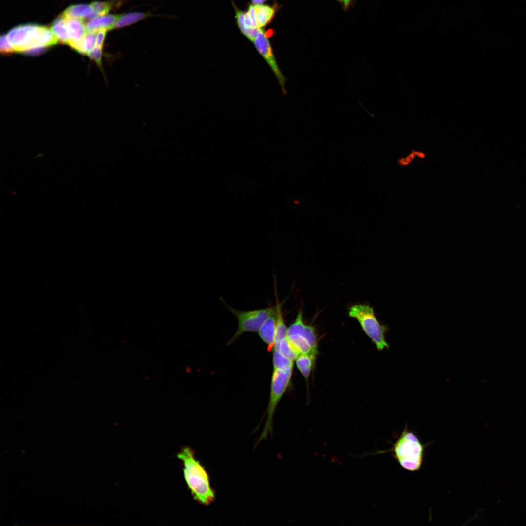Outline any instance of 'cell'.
I'll list each match as a JSON object with an SVG mask.
<instances>
[{
	"label": "cell",
	"mask_w": 526,
	"mask_h": 526,
	"mask_svg": "<svg viewBox=\"0 0 526 526\" xmlns=\"http://www.w3.org/2000/svg\"><path fill=\"white\" fill-rule=\"evenodd\" d=\"M276 12L275 7L268 5H255V16L258 27H265L272 20Z\"/></svg>",
	"instance_id": "cell-14"
},
{
	"label": "cell",
	"mask_w": 526,
	"mask_h": 526,
	"mask_svg": "<svg viewBox=\"0 0 526 526\" xmlns=\"http://www.w3.org/2000/svg\"><path fill=\"white\" fill-rule=\"evenodd\" d=\"M315 360V357L307 354H300L295 359L297 368L305 379L311 374Z\"/></svg>",
	"instance_id": "cell-17"
},
{
	"label": "cell",
	"mask_w": 526,
	"mask_h": 526,
	"mask_svg": "<svg viewBox=\"0 0 526 526\" xmlns=\"http://www.w3.org/2000/svg\"><path fill=\"white\" fill-rule=\"evenodd\" d=\"M293 367L284 370H273L272 375L270 397L267 408V418L265 426L258 442L266 439L272 432V422L274 412L290 383Z\"/></svg>",
	"instance_id": "cell-6"
},
{
	"label": "cell",
	"mask_w": 526,
	"mask_h": 526,
	"mask_svg": "<svg viewBox=\"0 0 526 526\" xmlns=\"http://www.w3.org/2000/svg\"><path fill=\"white\" fill-rule=\"evenodd\" d=\"M413 151L415 156L419 158L423 159L426 156V154L423 152L414 150H413Z\"/></svg>",
	"instance_id": "cell-27"
},
{
	"label": "cell",
	"mask_w": 526,
	"mask_h": 526,
	"mask_svg": "<svg viewBox=\"0 0 526 526\" xmlns=\"http://www.w3.org/2000/svg\"><path fill=\"white\" fill-rule=\"evenodd\" d=\"M0 51L1 54L8 55L15 52L6 35H1L0 38Z\"/></svg>",
	"instance_id": "cell-23"
},
{
	"label": "cell",
	"mask_w": 526,
	"mask_h": 526,
	"mask_svg": "<svg viewBox=\"0 0 526 526\" xmlns=\"http://www.w3.org/2000/svg\"><path fill=\"white\" fill-rule=\"evenodd\" d=\"M339 0L343 4L345 7H347L348 6L349 4L350 3V1L352 0Z\"/></svg>",
	"instance_id": "cell-29"
},
{
	"label": "cell",
	"mask_w": 526,
	"mask_h": 526,
	"mask_svg": "<svg viewBox=\"0 0 526 526\" xmlns=\"http://www.w3.org/2000/svg\"><path fill=\"white\" fill-rule=\"evenodd\" d=\"M253 43L259 53L264 58L274 73L283 94H286L285 83L287 79L279 67L271 45L263 29H258Z\"/></svg>",
	"instance_id": "cell-8"
},
{
	"label": "cell",
	"mask_w": 526,
	"mask_h": 526,
	"mask_svg": "<svg viewBox=\"0 0 526 526\" xmlns=\"http://www.w3.org/2000/svg\"><path fill=\"white\" fill-rule=\"evenodd\" d=\"M97 33H86L82 39L83 45L86 55H88L95 46Z\"/></svg>",
	"instance_id": "cell-21"
},
{
	"label": "cell",
	"mask_w": 526,
	"mask_h": 526,
	"mask_svg": "<svg viewBox=\"0 0 526 526\" xmlns=\"http://www.w3.org/2000/svg\"><path fill=\"white\" fill-rule=\"evenodd\" d=\"M273 370H284L293 367V361L284 357L277 348L273 349Z\"/></svg>",
	"instance_id": "cell-18"
},
{
	"label": "cell",
	"mask_w": 526,
	"mask_h": 526,
	"mask_svg": "<svg viewBox=\"0 0 526 526\" xmlns=\"http://www.w3.org/2000/svg\"><path fill=\"white\" fill-rule=\"evenodd\" d=\"M151 16L150 12H130L122 15L113 26V29L127 27Z\"/></svg>",
	"instance_id": "cell-12"
},
{
	"label": "cell",
	"mask_w": 526,
	"mask_h": 526,
	"mask_svg": "<svg viewBox=\"0 0 526 526\" xmlns=\"http://www.w3.org/2000/svg\"><path fill=\"white\" fill-rule=\"evenodd\" d=\"M267 0H251L252 3L254 5L263 4V3Z\"/></svg>",
	"instance_id": "cell-28"
},
{
	"label": "cell",
	"mask_w": 526,
	"mask_h": 526,
	"mask_svg": "<svg viewBox=\"0 0 526 526\" xmlns=\"http://www.w3.org/2000/svg\"><path fill=\"white\" fill-rule=\"evenodd\" d=\"M114 0L107 1H94L90 4L92 9V12L97 17L108 14L109 12L112 9Z\"/></svg>",
	"instance_id": "cell-20"
},
{
	"label": "cell",
	"mask_w": 526,
	"mask_h": 526,
	"mask_svg": "<svg viewBox=\"0 0 526 526\" xmlns=\"http://www.w3.org/2000/svg\"><path fill=\"white\" fill-rule=\"evenodd\" d=\"M288 338L300 354H307L316 357L318 345L313 327L306 324L303 313L300 309L294 321L288 328Z\"/></svg>",
	"instance_id": "cell-4"
},
{
	"label": "cell",
	"mask_w": 526,
	"mask_h": 526,
	"mask_svg": "<svg viewBox=\"0 0 526 526\" xmlns=\"http://www.w3.org/2000/svg\"><path fill=\"white\" fill-rule=\"evenodd\" d=\"M276 348L284 357L293 361L300 355L289 341L288 337L282 339Z\"/></svg>",
	"instance_id": "cell-19"
},
{
	"label": "cell",
	"mask_w": 526,
	"mask_h": 526,
	"mask_svg": "<svg viewBox=\"0 0 526 526\" xmlns=\"http://www.w3.org/2000/svg\"><path fill=\"white\" fill-rule=\"evenodd\" d=\"M276 312L270 316L263 323L259 330L258 334L262 340L268 346V351H270L274 348L276 327Z\"/></svg>",
	"instance_id": "cell-10"
},
{
	"label": "cell",
	"mask_w": 526,
	"mask_h": 526,
	"mask_svg": "<svg viewBox=\"0 0 526 526\" xmlns=\"http://www.w3.org/2000/svg\"><path fill=\"white\" fill-rule=\"evenodd\" d=\"M348 315L358 322L378 350L389 347L385 336L386 327L379 322L372 307L364 304H355L349 308Z\"/></svg>",
	"instance_id": "cell-3"
},
{
	"label": "cell",
	"mask_w": 526,
	"mask_h": 526,
	"mask_svg": "<svg viewBox=\"0 0 526 526\" xmlns=\"http://www.w3.org/2000/svg\"><path fill=\"white\" fill-rule=\"evenodd\" d=\"M426 445L409 430L406 425L401 434L389 450L394 458L403 469L414 472L420 469L424 457Z\"/></svg>",
	"instance_id": "cell-2"
},
{
	"label": "cell",
	"mask_w": 526,
	"mask_h": 526,
	"mask_svg": "<svg viewBox=\"0 0 526 526\" xmlns=\"http://www.w3.org/2000/svg\"><path fill=\"white\" fill-rule=\"evenodd\" d=\"M220 300L234 316L238 323L237 330L227 344L232 343L244 333L257 332L264 321L276 311V304L264 308L241 311L229 305L223 298Z\"/></svg>",
	"instance_id": "cell-5"
},
{
	"label": "cell",
	"mask_w": 526,
	"mask_h": 526,
	"mask_svg": "<svg viewBox=\"0 0 526 526\" xmlns=\"http://www.w3.org/2000/svg\"><path fill=\"white\" fill-rule=\"evenodd\" d=\"M50 29L59 42L68 44L70 38L66 26V19L65 17L61 15L55 19Z\"/></svg>",
	"instance_id": "cell-16"
},
{
	"label": "cell",
	"mask_w": 526,
	"mask_h": 526,
	"mask_svg": "<svg viewBox=\"0 0 526 526\" xmlns=\"http://www.w3.org/2000/svg\"><path fill=\"white\" fill-rule=\"evenodd\" d=\"M416 157L413 150L405 158H402L398 160V163L401 166L405 167L410 164Z\"/></svg>",
	"instance_id": "cell-25"
},
{
	"label": "cell",
	"mask_w": 526,
	"mask_h": 526,
	"mask_svg": "<svg viewBox=\"0 0 526 526\" xmlns=\"http://www.w3.org/2000/svg\"><path fill=\"white\" fill-rule=\"evenodd\" d=\"M107 31V30L102 29L97 32L95 46L103 48Z\"/></svg>",
	"instance_id": "cell-24"
},
{
	"label": "cell",
	"mask_w": 526,
	"mask_h": 526,
	"mask_svg": "<svg viewBox=\"0 0 526 526\" xmlns=\"http://www.w3.org/2000/svg\"><path fill=\"white\" fill-rule=\"evenodd\" d=\"M177 456L182 461L184 477L193 499L208 506L216 499L210 478L205 468L196 459L194 451L189 446L182 447Z\"/></svg>",
	"instance_id": "cell-1"
},
{
	"label": "cell",
	"mask_w": 526,
	"mask_h": 526,
	"mask_svg": "<svg viewBox=\"0 0 526 526\" xmlns=\"http://www.w3.org/2000/svg\"><path fill=\"white\" fill-rule=\"evenodd\" d=\"M90 58L94 60L98 67L103 72L102 65L103 48L95 46L88 55Z\"/></svg>",
	"instance_id": "cell-22"
},
{
	"label": "cell",
	"mask_w": 526,
	"mask_h": 526,
	"mask_svg": "<svg viewBox=\"0 0 526 526\" xmlns=\"http://www.w3.org/2000/svg\"><path fill=\"white\" fill-rule=\"evenodd\" d=\"M66 26L70 40L81 41L83 39L86 33L83 19L76 18L66 19Z\"/></svg>",
	"instance_id": "cell-13"
},
{
	"label": "cell",
	"mask_w": 526,
	"mask_h": 526,
	"mask_svg": "<svg viewBox=\"0 0 526 526\" xmlns=\"http://www.w3.org/2000/svg\"><path fill=\"white\" fill-rule=\"evenodd\" d=\"M91 4H75L68 7L61 14L66 19L76 18L84 20L92 13Z\"/></svg>",
	"instance_id": "cell-15"
},
{
	"label": "cell",
	"mask_w": 526,
	"mask_h": 526,
	"mask_svg": "<svg viewBox=\"0 0 526 526\" xmlns=\"http://www.w3.org/2000/svg\"><path fill=\"white\" fill-rule=\"evenodd\" d=\"M44 154H45V153H43V154H38V155H37V156H36V157H34V158H37L40 157H41V156H43V155H44Z\"/></svg>",
	"instance_id": "cell-30"
},
{
	"label": "cell",
	"mask_w": 526,
	"mask_h": 526,
	"mask_svg": "<svg viewBox=\"0 0 526 526\" xmlns=\"http://www.w3.org/2000/svg\"><path fill=\"white\" fill-rule=\"evenodd\" d=\"M46 47L42 46H37L30 48L23 53L27 55L36 56L41 54L45 51Z\"/></svg>",
	"instance_id": "cell-26"
},
{
	"label": "cell",
	"mask_w": 526,
	"mask_h": 526,
	"mask_svg": "<svg viewBox=\"0 0 526 526\" xmlns=\"http://www.w3.org/2000/svg\"><path fill=\"white\" fill-rule=\"evenodd\" d=\"M121 15L107 14L89 20L85 24L86 33L97 32L102 29L113 30V25Z\"/></svg>",
	"instance_id": "cell-11"
},
{
	"label": "cell",
	"mask_w": 526,
	"mask_h": 526,
	"mask_svg": "<svg viewBox=\"0 0 526 526\" xmlns=\"http://www.w3.org/2000/svg\"><path fill=\"white\" fill-rule=\"evenodd\" d=\"M234 7L239 28L244 35L253 42L259 29L255 16V5H250L245 12Z\"/></svg>",
	"instance_id": "cell-9"
},
{
	"label": "cell",
	"mask_w": 526,
	"mask_h": 526,
	"mask_svg": "<svg viewBox=\"0 0 526 526\" xmlns=\"http://www.w3.org/2000/svg\"><path fill=\"white\" fill-rule=\"evenodd\" d=\"M41 27L35 24H26L11 29L6 36L15 52L23 53L39 46L38 39Z\"/></svg>",
	"instance_id": "cell-7"
}]
</instances>
